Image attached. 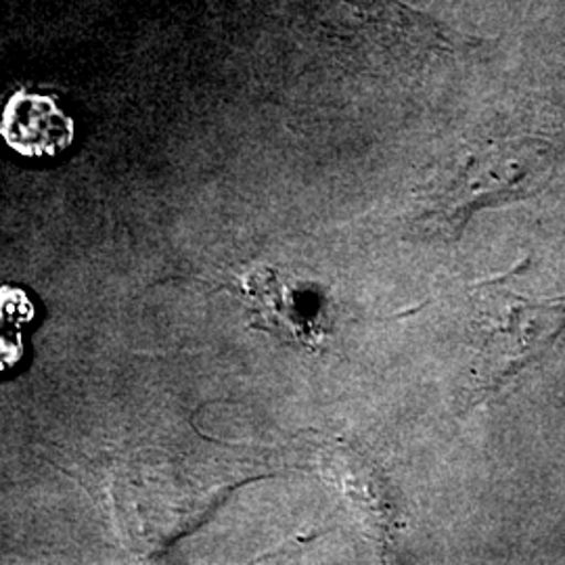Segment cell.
<instances>
[{
    "label": "cell",
    "mask_w": 565,
    "mask_h": 565,
    "mask_svg": "<svg viewBox=\"0 0 565 565\" xmlns=\"http://www.w3.org/2000/svg\"><path fill=\"white\" fill-rule=\"evenodd\" d=\"M564 162V114L539 103L520 107L450 156L425 195V218L461 235L476 214L539 195Z\"/></svg>",
    "instance_id": "6da1fadb"
},
{
    "label": "cell",
    "mask_w": 565,
    "mask_h": 565,
    "mask_svg": "<svg viewBox=\"0 0 565 565\" xmlns=\"http://www.w3.org/2000/svg\"><path fill=\"white\" fill-rule=\"evenodd\" d=\"M476 298L480 348L471 404H482L513 390L565 342V298L518 294L509 277L482 282Z\"/></svg>",
    "instance_id": "7a4b0ae2"
},
{
    "label": "cell",
    "mask_w": 565,
    "mask_h": 565,
    "mask_svg": "<svg viewBox=\"0 0 565 565\" xmlns=\"http://www.w3.org/2000/svg\"><path fill=\"white\" fill-rule=\"evenodd\" d=\"M2 135L23 156H55L74 139V121L53 99L18 95L4 109Z\"/></svg>",
    "instance_id": "3957f363"
}]
</instances>
